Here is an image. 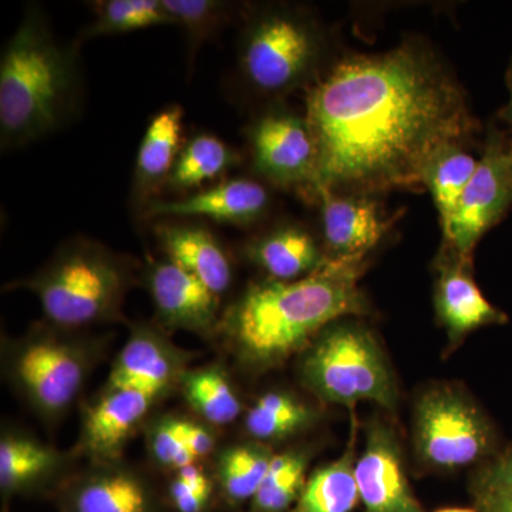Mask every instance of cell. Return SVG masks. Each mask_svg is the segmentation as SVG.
Instances as JSON below:
<instances>
[{
  "label": "cell",
  "mask_w": 512,
  "mask_h": 512,
  "mask_svg": "<svg viewBox=\"0 0 512 512\" xmlns=\"http://www.w3.org/2000/svg\"><path fill=\"white\" fill-rule=\"evenodd\" d=\"M306 120L316 144L315 195L421 187L434 154L474 130L464 90L416 42L336 64L309 90Z\"/></svg>",
  "instance_id": "cell-1"
},
{
  "label": "cell",
  "mask_w": 512,
  "mask_h": 512,
  "mask_svg": "<svg viewBox=\"0 0 512 512\" xmlns=\"http://www.w3.org/2000/svg\"><path fill=\"white\" fill-rule=\"evenodd\" d=\"M365 268V256H329L305 278L251 285L225 313L220 329L244 365L279 366L336 320L367 311L359 288Z\"/></svg>",
  "instance_id": "cell-2"
},
{
  "label": "cell",
  "mask_w": 512,
  "mask_h": 512,
  "mask_svg": "<svg viewBox=\"0 0 512 512\" xmlns=\"http://www.w3.org/2000/svg\"><path fill=\"white\" fill-rule=\"evenodd\" d=\"M79 43H63L30 5L0 59V143L12 150L62 130L82 109Z\"/></svg>",
  "instance_id": "cell-3"
},
{
  "label": "cell",
  "mask_w": 512,
  "mask_h": 512,
  "mask_svg": "<svg viewBox=\"0 0 512 512\" xmlns=\"http://www.w3.org/2000/svg\"><path fill=\"white\" fill-rule=\"evenodd\" d=\"M130 274L126 262L93 239L64 242L35 275L9 288L35 293L50 323L79 329L117 318Z\"/></svg>",
  "instance_id": "cell-4"
},
{
  "label": "cell",
  "mask_w": 512,
  "mask_h": 512,
  "mask_svg": "<svg viewBox=\"0 0 512 512\" xmlns=\"http://www.w3.org/2000/svg\"><path fill=\"white\" fill-rule=\"evenodd\" d=\"M303 356L302 382L322 402L353 410L359 402L394 410L396 382L372 333L355 322L332 323Z\"/></svg>",
  "instance_id": "cell-5"
},
{
  "label": "cell",
  "mask_w": 512,
  "mask_h": 512,
  "mask_svg": "<svg viewBox=\"0 0 512 512\" xmlns=\"http://www.w3.org/2000/svg\"><path fill=\"white\" fill-rule=\"evenodd\" d=\"M322 52L318 26L308 15L275 6L252 16L239 42L242 80L258 94L281 96L308 82Z\"/></svg>",
  "instance_id": "cell-6"
},
{
  "label": "cell",
  "mask_w": 512,
  "mask_h": 512,
  "mask_svg": "<svg viewBox=\"0 0 512 512\" xmlns=\"http://www.w3.org/2000/svg\"><path fill=\"white\" fill-rule=\"evenodd\" d=\"M414 444L421 463L454 471L487 457L493 450L494 431L463 393L436 387L416 404Z\"/></svg>",
  "instance_id": "cell-7"
},
{
  "label": "cell",
  "mask_w": 512,
  "mask_h": 512,
  "mask_svg": "<svg viewBox=\"0 0 512 512\" xmlns=\"http://www.w3.org/2000/svg\"><path fill=\"white\" fill-rule=\"evenodd\" d=\"M90 370V357L79 343L52 332H37L16 346L10 375L20 392L45 416L69 409Z\"/></svg>",
  "instance_id": "cell-8"
},
{
  "label": "cell",
  "mask_w": 512,
  "mask_h": 512,
  "mask_svg": "<svg viewBox=\"0 0 512 512\" xmlns=\"http://www.w3.org/2000/svg\"><path fill=\"white\" fill-rule=\"evenodd\" d=\"M254 168L282 188H308L316 177V144L306 117L266 111L248 131Z\"/></svg>",
  "instance_id": "cell-9"
},
{
  "label": "cell",
  "mask_w": 512,
  "mask_h": 512,
  "mask_svg": "<svg viewBox=\"0 0 512 512\" xmlns=\"http://www.w3.org/2000/svg\"><path fill=\"white\" fill-rule=\"evenodd\" d=\"M511 202L510 153H505L500 141L493 140L443 232L446 247L464 261H471L477 242L500 221Z\"/></svg>",
  "instance_id": "cell-10"
},
{
  "label": "cell",
  "mask_w": 512,
  "mask_h": 512,
  "mask_svg": "<svg viewBox=\"0 0 512 512\" xmlns=\"http://www.w3.org/2000/svg\"><path fill=\"white\" fill-rule=\"evenodd\" d=\"M355 476L365 512H423L407 481L399 439L382 421L367 427Z\"/></svg>",
  "instance_id": "cell-11"
},
{
  "label": "cell",
  "mask_w": 512,
  "mask_h": 512,
  "mask_svg": "<svg viewBox=\"0 0 512 512\" xmlns=\"http://www.w3.org/2000/svg\"><path fill=\"white\" fill-rule=\"evenodd\" d=\"M269 202V192L258 181L231 178L188 195L183 200L153 201L141 211V217L146 220L207 218L220 224L249 227L264 217Z\"/></svg>",
  "instance_id": "cell-12"
},
{
  "label": "cell",
  "mask_w": 512,
  "mask_h": 512,
  "mask_svg": "<svg viewBox=\"0 0 512 512\" xmlns=\"http://www.w3.org/2000/svg\"><path fill=\"white\" fill-rule=\"evenodd\" d=\"M147 286L158 318L167 328L202 336L220 329V296L170 259L150 265Z\"/></svg>",
  "instance_id": "cell-13"
},
{
  "label": "cell",
  "mask_w": 512,
  "mask_h": 512,
  "mask_svg": "<svg viewBox=\"0 0 512 512\" xmlns=\"http://www.w3.org/2000/svg\"><path fill=\"white\" fill-rule=\"evenodd\" d=\"M323 238L330 258L366 256L392 227L379 202L369 195L338 194L320 190Z\"/></svg>",
  "instance_id": "cell-14"
},
{
  "label": "cell",
  "mask_w": 512,
  "mask_h": 512,
  "mask_svg": "<svg viewBox=\"0 0 512 512\" xmlns=\"http://www.w3.org/2000/svg\"><path fill=\"white\" fill-rule=\"evenodd\" d=\"M439 265L434 303L441 325L451 342H460L483 326L504 323L503 312L484 298L471 275V261H464L447 248Z\"/></svg>",
  "instance_id": "cell-15"
},
{
  "label": "cell",
  "mask_w": 512,
  "mask_h": 512,
  "mask_svg": "<svg viewBox=\"0 0 512 512\" xmlns=\"http://www.w3.org/2000/svg\"><path fill=\"white\" fill-rule=\"evenodd\" d=\"M154 234L167 259L195 276L215 295L228 291L231 262L210 229L190 220L163 218L158 220Z\"/></svg>",
  "instance_id": "cell-16"
},
{
  "label": "cell",
  "mask_w": 512,
  "mask_h": 512,
  "mask_svg": "<svg viewBox=\"0 0 512 512\" xmlns=\"http://www.w3.org/2000/svg\"><path fill=\"white\" fill-rule=\"evenodd\" d=\"M184 357L156 330L137 326L121 350L107 389L141 390L160 396L183 377Z\"/></svg>",
  "instance_id": "cell-17"
},
{
  "label": "cell",
  "mask_w": 512,
  "mask_h": 512,
  "mask_svg": "<svg viewBox=\"0 0 512 512\" xmlns=\"http://www.w3.org/2000/svg\"><path fill=\"white\" fill-rule=\"evenodd\" d=\"M157 397L141 390L107 389L84 414L80 439L84 453L99 463L116 460Z\"/></svg>",
  "instance_id": "cell-18"
},
{
  "label": "cell",
  "mask_w": 512,
  "mask_h": 512,
  "mask_svg": "<svg viewBox=\"0 0 512 512\" xmlns=\"http://www.w3.org/2000/svg\"><path fill=\"white\" fill-rule=\"evenodd\" d=\"M184 110L171 104L150 120L140 148L133 178V202L143 211L168 184L181 151Z\"/></svg>",
  "instance_id": "cell-19"
},
{
  "label": "cell",
  "mask_w": 512,
  "mask_h": 512,
  "mask_svg": "<svg viewBox=\"0 0 512 512\" xmlns=\"http://www.w3.org/2000/svg\"><path fill=\"white\" fill-rule=\"evenodd\" d=\"M63 512H157L143 478L126 468L101 466L70 485Z\"/></svg>",
  "instance_id": "cell-20"
},
{
  "label": "cell",
  "mask_w": 512,
  "mask_h": 512,
  "mask_svg": "<svg viewBox=\"0 0 512 512\" xmlns=\"http://www.w3.org/2000/svg\"><path fill=\"white\" fill-rule=\"evenodd\" d=\"M248 258L274 281H296L315 272L326 258L311 232L284 225L249 242Z\"/></svg>",
  "instance_id": "cell-21"
},
{
  "label": "cell",
  "mask_w": 512,
  "mask_h": 512,
  "mask_svg": "<svg viewBox=\"0 0 512 512\" xmlns=\"http://www.w3.org/2000/svg\"><path fill=\"white\" fill-rule=\"evenodd\" d=\"M356 423L353 420L348 448L338 460L320 467L306 481L292 512H352L359 500L356 466Z\"/></svg>",
  "instance_id": "cell-22"
},
{
  "label": "cell",
  "mask_w": 512,
  "mask_h": 512,
  "mask_svg": "<svg viewBox=\"0 0 512 512\" xmlns=\"http://www.w3.org/2000/svg\"><path fill=\"white\" fill-rule=\"evenodd\" d=\"M62 457L29 437L8 434L0 441V487L3 493H29L59 470Z\"/></svg>",
  "instance_id": "cell-23"
},
{
  "label": "cell",
  "mask_w": 512,
  "mask_h": 512,
  "mask_svg": "<svg viewBox=\"0 0 512 512\" xmlns=\"http://www.w3.org/2000/svg\"><path fill=\"white\" fill-rule=\"evenodd\" d=\"M239 163L237 151L212 134L191 137L181 148L168 187L188 191L217 180Z\"/></svg>",
  "instance_id": "cell-24"
},
{
  "label": "cell",
  "mask_w": 512,
  "mask_h": 512,
  "mask_svg": "<svg viewBox=\"0 0 512 512\" xmlns=\"http://www.w3.org/2000/svg\"><path fill=\"white\" fill-rule=\"evenodd\" d=\"M478 163L480 161L457 143L441 148L427 164L423 183L429 188L439 211L443 232L450 224L461 195L476 174Z\"/></svg>",
  "instance_id": "cell-25"
},
{
  "label": "cell",
  "mask_w": 512,
  "mask_h": 512,
  "mask_svg": "<svg viewBox=\"0 0 512 512\" xmlns=\"http://www.w3.org/2000/svg\"><path fill=\"white\" fill-rule=\"evenodd\" d=\"M271 448L262 443L228 448L218 461V481L232 505L254 500L274 460Z\"/></svg>",
  "instance_id": "cell-26"
},
{
  "label": "cell",
  "mask_w": 512,
  "mask_h": 512,
  "mask_svg": "<svg viewBox=\"0 0 512 512\" xmlns=\"http://www.w3.org/2000/svg\"><path fill=\"white\" fill-rule=\"evenodd\" d=\"M181 386L188 404L208 423L225 426L241 414V400L227 375L218 367H201L184 373Z\"/></svg>",
  "instance_id": "cell-27"
},
{
  "label": "cell",
  "mask_w": 512,
  "mask_h": 512,
  "mask_svg": "<svg viewBox=\"0 0 512 512\" xmlns=\"http://www.w3.org/2000/svg\"><path fill=\"white\" fill-rule=\"evenodd\" d=\"M308 404L291 394L269 392L259 397L258 402L245 417L249 436L259 443L284 440L298 433L315 419Z\"/></svg>",
  "instance_id": "cell-28"
},
{
  "label": "cell",
  "mask_w": 512,
  "mask_h": 512,
  "mask_svg": "<svg viewBox=\"0 0 512 512\" xmlns=\"http://www.w3.org/2000/svg\"><path fill=\"white\" fill-rule=\"evenodd\" d=\"M92 5L94 19L83 30L82 40L123 35L153 26L175 25L163 0H103Z\"/></svg>",
  "instance_id": "cell-29"
},
{
  "label": "cell",
  "mask_w": 512,
  "mask_h": 512,
  "mask_svg": "<svg viewBox=\"0 0 512 512\" xmlns=\"http://www.w3.org/2000/svg\"><path fill=\"white\" fill-rule=\"evenodd\" d=\"M309 456L303 450H291L275 456L259 487L251 512H286L301 497L305 488Z\"/></svg>",
  "instance_id": "cell-30"
},
{
  "label": "cell",
  "mask_w": 512,
  "mask_h": 512,
  "mask_svg": "<svg viewBox=\"0 0 512 512\" xmlns=\"http://www.w3.org/2000/svg\"><path fill=\"white\" fill-rule=\"evenodd\" d=\"M175 25L184 30L188 45V64L204 43L215 39L234 18V3L221 0H163Z\"/></svg>",
  "instance_id": "cell-31"
},
{
  "label": "cell",
  "mask_w": 512,
  "mask_h": 512,
  "mask_svg": "<svg viewBox=\"0 0 512 512\" xmlns=\"http://www.w3.org/2000/svg\"><path fill=\"white\" fill-rule=\"evenodd\" d=\"M148 447L151 456L160 466L173 468L175 471L192 466L197 460L185 446L181 436L180 419L173 417H163L151 426L148 431Z\"/></svg>",
  "instance_id": "cell-32"
},
{
  "label": "cell",
  "mask_w": 512,
  "mask_h": 512,
  "mask_svg": "<svg viewBox=\"0 0 512 512\" xmlns=\"http://www.w3.org/2000/svg\"><path fill=\"white\" fill-rule=\"evenodd\" d=\"M476 488H487L512 495V447L481 474Z\"/></svg>",
  "instance_id": "cell-33"
},
{
  "label": "cell",
  "mask_w": 512,
  "mask_h": 512,
  "mask_svg": "<svg viewBox=\"0 0 512 512\" xmlns=\"http://www.w3.org/2000/svg\"><path fill=\"white\" fill-rule=\"evenodd\" d=\"M211 494L201 493L175 476L170 484V500L178 512H204Z\"/></svg>",
  "instance_id": "cell-34"
},
{
  "label": "cell",
  "mask_w": 512,
  "mask_h": 512,
  "mask_svg": "<svg viewBox=\"0 0 512 512\" xmlns=\"http://www.w3.org/2000/svg\"><path fill=\"white\" fill-rule=\"evenodd\" d=\"M181 436L185 446L194 454L195 458L210 456L215 447V437L210 430L194 421L180 420Z\"/></svg>",
  "instance_id": "cell-35"
},
{
  "label": "cell",
  "mask_w": 512,
  "mask_h": 512,
  "mask_svg": "<svg viewBox=\"0 0 512 512\" xmlns=\"http://www.w3.org/2000/svg\"><path fill=\"white\" fill-rule=\"evenodd\" d=\"M477 512H512V495L476 488Z\"/></svg>",
  "instance_id": "cell-36"
},
{
  "label": "cell",
  "mask_w": 512,
  "mask_h": 512,
  "mask_svg": "<svg viewBox=\"0 0 512 512\" xmlns=\"http://www.w3.org/2000/svg\"><path fill=\"white\" fill-rule=\"evenodd\" d=\"M510 89H511V100L510 104H508L507 109H505V117H507V120L512 123V73H511V82H510Z\"/></svg>",
  "instance_id": "cell-37"
},
{
  "label": "cell",
  "mask_w": 512,
  "mask_h": 512,
  "mask_svg": "<svg viewBox=\"0 0 512 512\" xmlns=\"http://www.w3.org/2000/svg\"><path fill=\"white\" fill-rule=\"evenodd\" d=\"M437 512H477V510H468V508H447Z\"/></svg>",
  "instance_id": "cell-38"
},
{
  "label": "cell",
  "mask_w": 512,
  "mask_h": 512,
  "mask_svg": "<svg viewBox=\"0 0 512 512\" xmlns=\"http://www.w3.org/2000/svg\"><path fill=\"white\" fill-rule=\"evenodd\" d=\"M510 173L512 178V151H510Z\"/></svg>",
  "instance_id": "cell-39"
}]
</instances>
